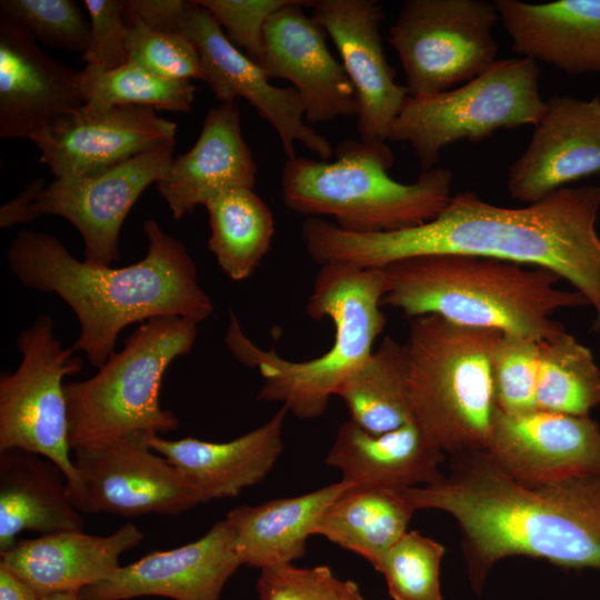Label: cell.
<instances>
[{
  "label": "cell",
  "mask_w": 600,
  "mask_h": 600,
  "mask_svg": "<svg viewBox=\"0 0 600 600\" xmlns=\"http://www.w3.org/2000/svg\"><path fill=\"white\" fill-rule=\"evenodd\" d=\"M512 50L567 74L600 72V0H496Z\"/></svg>",
  "instance_id": "26"
},
{
  "label": "cell",
  "mask_w": 600,
  "mask_h": 600,
  "mask_svg": "<svg viewBox=\"0 0 600 600\" xmlns=\"http://www.w3.org/2000/svg\"><path fill=\"white\" fill-rule=\"evenodd\" d=\"M414 511L399 490L349 484L318 517L312 534L362 557L376 569L408 531Z\"/></svg>",
  "instance_id": "29"
},
{
  "label": "cell",
  "mask_w": 600,
  "mask_h": 600,
  "mask_svg": "<svg viewBox=\"0 0 600 600\" xmlns=\"http://www.w3.org/2000/svg\"><path fill=\"white\" fill-rule=\"evenodd\" d=\"M207 9L228 39L256 63L263 53L264 27L270 16L290 0H196Z\"/></svg>",
  "instance_id": "39"
},
{
  "label": "cell",
  "mask_w": 600,
  "mask_h": 600,
  "mask_svg": "<svg viewBox=\"0 0 600 600\" xmlns=\"http://www.w3.org/2000/svg\"><path fill=\"white\" fill-rule=\"evenodd\" d=\"M80 513L63 471L52 460L21 449L0 451V552L23 531H82Z\"/></svg>",
  "instance_id": "27"
},
{
  "label": "cell",
  "mask_w": 600,
  "mask_h": 600,
  "mask_svg": "<svg viewBox=\"0 0 600 600\" xmlns=\"http://www.w3.org/2000/svg\"><path fill=\"white\" fill-rule=\"evenodd\" d=\"M522 156L509 169L513 199L536 203L600 172V97L552 96Z\"/></svg>",
  "instance_id": "20"
},
{
  "label": "cell",
  "mask_w": 600,
  "mask_h": 600,
  "mask_svg": "<svg viewBox=\"0 0 600 600\" xmlns=\"http://www.w3.org/2000/svg\"><path fill=\"white\" fill-rule=\"evenodd\" d=\"M416 510L457 522L471 588L481 593L500 560L526 556L563 569H600V477L524 486L486 450L451 457L437 482L399 490Z\"/></svg>",
  "instance_id": "2"
},
{
  "label": "cell",
  "mask_w": 600,
  "mask_h": 600,
  "mask_svg": "<svg viewBox=\"0 0 600 600\" xmlns=\"http://www.w3.org/2000/svg\"><path fill=\"white\" fill-rule=\"evenodd\" d=\"M382 299L413 319L437 314L543 342L566 331L552 318L560 309L589 306L577 290L558 288L561 278L544 268L469 254L437 253L390 263Z\"/></svg>",
  "instance_id": "4"
},
{
  "label": "cell",
  "mask_w": 600,
  "mask_h": 600,
  "mask_svg": "<svg viewBox=\"0 0 600 600\" xmlns=\"http://www.w3.org/2000/svg\"><path fill=\"white\" fill-rule=\"evenodd\" d=\"M73 463L80 489L72 504L81 513L177 516L206 502L193 482L142 436L76 449Z\"/></svg>",
  "instance_id": "13"
},
{
  "label": "cell",
  "mask_w": 600,
  "mask_h": 600,
  "mask_svg": "<svg viewBox=\"0 0 600 600\" xmlns=\"http://www.w3.org/2000/svg\"><path fill=\"white\" fill-rule=\"evenodd\" d=\"M176 140L104 171L57 178L34 196L28 223L42 216L68 220L80 233L87 262L112 266L120 258L122 224L142 192L166 174Z\"/></svg>",
  "instance_id": "12"
},
{
  "label": "cell",
  "mask_w": 600,
  "mask_h": 600,
  "mask_svg": "<svg viewBox=\"0 0 600 600\" xmlns=\"http://www.w3.org/2000/svg\"><path fill=\"white\" fill-rule=\"evenodd\" d=\"M503 332L411 319L408 340L412 417L446 454L486 450L496 412L492 354Z\"/></svg>",
  "instance_id": "7"
},
{
  "label": "cell",
  "mask_w": 600,
  "mask_h": 600,
  "mask_svg": "<svg viewBox=\"0 0 600 600\" xmlns=\"http://www.w3.org/2000/svg\"><path fill=\"white\" fill-rule=\"evenodd\" d=\"M256 589L259 600H367L354 581L338 578L328 566L262 570Z\"/></svg>",
  "instance_id": "38"
},
{
  "label": "cell",
  "mask_w": 600,
  "mask_h": 600,
  "mask_svg": "<svg viewBox=\"0 0 600 600\" xmlns=\"http://www.w3.org/2000/svg\"><path fill=\"white\" fill-rule=\"evenodd\" d=\"M600 187L561 188L522 208L482 200L473 191L452 196L432 221L392 232L354 233L329 221L314 231L321 264L383 269L412 257L459 253L544 268L567 280L593 309L600 336Z\"/></svg>",
  "instance_id": "1"
},
{
  "label": "cell",
  "mask_w": 600,
  "mask_h": 600,
  "mask_svg": "<svg viewBox=\"0 0 600 600\" xmlns=\"http://www.w3.org/2000/svg\"><path fill=\"white\" fill-rule=\"evenodd\" d=\"M499 14L487 0H407L389 30L411 97L468 82L498 59L492 28Z\"/></svg>",
  "instance_id": "11"
},
{
  "label": "cell",
  "mask_w": 600,
  "mask_h": 600,
  "mask_svg": "<svg viewBox=\"0 0 600 600\" xmlns=\"http://www.w3.org/2000/svg\"><path fill=\"white\" fill-rule=\"evenodd\" d=\"M0 14L36 43L84 52L90 22L72 0H1Z\"/></svg>",
  "instance_id": "35"
},
{
  "label": "cell",
  "mask_w": 600,
  "mask_h": 600,
  "mask_svg": "<svg viewBox=\"0 0 600 600\" xmlns=\"http://www.w3.org/2000/svg\"><path fill=\"white\" fill-rule=\"evenodd\" d=\"M90 36L82 61L88 67L111 70L128 62L126 50V7L123 0H84Z\"/></svg>",
  "instance_id": "40"
},
{
  "label": "cell",
  "mask_w": 600,
  "mask_h": 600,
  "mask_svg": "<svg viewBox=\"0 0 600 600\" xmlns=\"http://www.w3.org/2000/svg\"><path fill=\"white\" fill-rule=\"evenodd\" d=\"M240 120L236 102L209 109L196 143L173 158L156 183L176 220L223 190L256 187L257 166Z\"/></svg>",
  "instance_id": "22"
},
{
  "label": "cell",
  "mask_w": 600,
  "mask_h": 600,
  "mask_svg": "<svg viewBox=\"0 0 600 600\" xmlns=\"http://www.w3.org/2000/svg\"><path fill=\"white\" fill-rule=\"evenodd\" d=\"M286 407L260 427L227 442L187 437L170 440L157 433L142 440L180 469L198 488L204 501L234 498L264 480L281 456Z\"/></svg>",
  "instance_id": "24"
},
{
  "label": "cell",
  "mask_w": 600,
  "mask_h": 600,
  "mask_svg": "<svg viewBox=\"0 0 600 600\" xmlns=\"http://www.w3.org/2000/svg\"><path fill=\"white\" fill-rule=\"evenodd\" d=\"M177 123L136 106L83 104L36 133L39 160L57 178L97 173L176 140Z\"/></svg>",
  "instance_id": "15"
},
{
  "label": "cell",
  "mask_w": 600,
  "mask_h": 600,
  "mask_svg": "<svg viewBox=\"0 0 600 600\" xmlns=\"http://www.w3.org/2000/svg\"><path fill=\"white\" fill-rule=\"evenodd\" d=\"M534 406L580 417L600 406V368L591 350L567 331L540 342Z\"/></svg>",
  "instance_id": "32"
},
{
  "label": "cell",
  "mask_w": 600,
  "mask_h": 600,
  "mask_svg": "<svg viewBox=\"0 0 600 600\" xmlns=\"http://www.w3.org/2000/svg\"><path fill=\"white\" fill-rule=\"evenodd\" d=\"M182 36L196 47L203 81L216 98L221 103L246 99L274 129L288 159L297 157L296 142L321 160L333 156L329 140L307 123L298 92L292 87L271 84L264 70L228 39L213 16L196 0L190 1Z\"/></svg>",
  "instance_id": "14"
},
{
  "label": "cell",
  "mask_w": 600,
  "mask_h": 600,
  "mask_svg": "<svg viewBox=\"0 0 600 600\" xmlns=\"http://www.w3.org/2000/svg\"><path fill=\"white\" fill-rule=\"evenodd\" d=\"M390 282L383 269L344 263L320 266L306 311L334 327L331 347L317 358L292 361L254 344L230 312L224 342L240 363L257 368L263 379L257 399L280 402L299 419L321 417L341 384L373 352L386 327L382 299Z\"/></svg>",
  "instance_id": "5"
},
{
  "label": "cell",
  "mask_w": 600,
  "mask_h": 600,
  "mask_svg": "<svg viewBox=\"0 0 600 600\" xmlns=\"http://www.w3.org/2000/svg\"><path fill=\"white\" fill-rule=\"evenodd\" d=\"M446 457L414 420L379 434L348 420L339 426L324 463L350 486L402 490L439 481Z\"/></svg>",
  "instance_id": "25"
},
{
  "label": "cell",
  "mask_w": 600,
  "mask_h": 600,
  "mask_svg": "<svg viewBox=\"0 0 600 600\" xmlns=\"http://www.w3.org/2000/svg\"><path fill=\"white\" fill-rule=\"evenodd\" d=\"M544 108L536 61L524 57L498 59L458 88L408 96L387 140L407 142L426 171L436 167L441 151L450 144L479 142L500 129L537 126Z\"/></svg>",
  "instance_id": "9"
},
{
  "label": "cell",
  "mask_w": 600,
  "mask_h": 600,
  "mask_svg": "<svg viewBox=\"0 0 600 600\" xmlns=\"http://www.w3.org/2000/svg\"><path fill=\"white\" fill-rule=\"evenodd\" d=\"M84 104L136 106L172 112H190L197 88L186 80H168L127 62L103 70L88 67L79 71Z\"/></svg>",
  "instance_id": "33"
},
{
  "label": "cell",
  "mask_w": 600,
  "mask_h": 600,
  "mask_svg": "<svg viewBox=\"0 0 600 600\" xmlns=\"http://www.w3.org/2000/svg\"><path fill=\"white\" fill-rule=\"evenodd\" d=\"M198 322L176 316L147 320L90 378L64 384L70 448H94L122 439L177 430L176 414L159 392L169 366L191 352Z\"/></svg>",
  "instance_id": "8"
},
{
  "label": "cell",
  "mask_w": 600,
  "mask_h": 600,
  "mask_svg": "<svg viewBox=\"0 0 600 600\" xmlns=\"http://www.w3.org/2000/svg\"><path fill=\"white\" fill-rule=\"evenodd\" d=\"M143 232L146 256L121 268L79 260L58 238L34 230L19 231L8 249V266L22 286L54 293L73 311L80 332L71 347L94 368L116 352L130 324L163 316L199 323L214 310L183 243L153 219Z\"/></svg>",
  "instance_id": "3"
},
{
  "label": "cell",
  "mask_w": 600,
  "mask_h": 600,
  "mask_svg": "<svg viewBox=\"0 0 600 600\" xmlns=\"http://www.w3.org/2000/svg\"><path fill=\"white\" fill-rule=\"evenodd\" d=\"M313 19L332 39L358 101L357 132L363 142L388 141L406 98L384 54L383 6L377 0L311 1Z\"/></svg>",
  "instance_id": "17"
},
{
  "label": "cell",
  "mask_w": 600,
  "mask_h": 600,
  "mask_svg": "<svg viewBox=\"0 0 600 600\" xmlns=\"http://www.w3.org/2000/svg\"><path fill=\"white\" fill-rule=\"evenodd\" d=\"M203 207L210 226L208 248L218 266L231 280L249 278L271 247L274 219L270 208L248 187L223 190Z\"/></svg>",
  "instance_id": "30"
},
{
  "label": "cell",
  "mask_w": 600,
  "mask_h": 600,
  "mask_svg": "<svg viewBox=\"0 0 600 600\" xmlns=\"http://www.w3.org/2000/svg\"><path fill=\"white\" fill-rule=\"evenodd\" d=\"M190 7L186 0H129L128 18L140 20L149 29L169 34H181Z\"/></svg>",
  "instance_id": "41"
},
{
  "label": "cell",
  "mask_w": 600,
  "mask_h": 600,
  "mask_svg": "<svg viewBox=\"0 0 600 600\" xmlns=\"http://www.w3.org/2000/svg\"><path fill=\"white\" fill-rule=\"evenodd\" d=\"M336 396L347 406L350 420L373 434L413 420L406 344L386 337Z\"/></svg>",
  "instance_id": "31"
},
{
  "label": "cell",
  "mask_w": 600,
  "mask_h": 600,
  "mask_svg": "<svg viewBox=\"0 0 600 600\" xmlns=\"http://www.w3.org/2000/svg\"><path fill=\"white\" fill-rule=\"evenodd\" d=\"M348 486L340 480L304 494L231 509L224 520L242 564L260 571L293 564L304 556L318 517Z\"/></svg>",
  "instance_id": "28"
},
{
  "label": "cell",
  "mask_w": 600,
  "mask_h": 600,
  "mask_svg": "<svg viewBox=\"0 0 600 600\" xmlns=\"http://www.w3.org/2000/svg\"><path fill=\"white\" fill-rule=\"evenodd\" d=\"M54 321L37 317L17 340L21 354L14 372L0 376V451L21 449L52 460L67 478L69 497L79 492L70 456L63 378L81 372V357L54 336Z\"/></svg>",
  "instance_id": "10"
},
{
  "label": "cell",
  "mask_w": 600,
  "mask_h": 600,
  "mask_svg": "<svg viewBox=\"0 0 600 600\" xmlns=\"http://www.w3.org/2000/svg\"><path fill=\"white\" fill-rule=\"evenodd\" d=\"M446 548L419 531H407L382 557V573L393 600H443L440 566Z\"/></svg>",
  "instance_id": "34"
},
{
  "label": "cell",
  "mask_w": 600,
  "mask_h": 600,
  "mask_svg": "<svg viewBox=\"0 0 600 600\" xmlns=\"http://www.w3.org/2000/svg\"><path fill=\"white\" fill-rule=\"evenodd\" d=\"M79 71L0 14V138L29 139L83 106Z\"/></svg>",
  "instance_id": "21"
},
{
  "label": "cell",
  "mask_w": 600,
  "mask_h": 600,
  "mask_svg": "<svg viewBox=\"0 0 600 600\" xmlns=\"http://www.w3.org/2000/svg\"><path fill=\"white\" fill-rule=\"evenodd\" d=\"M44 186L43 179H34L16 198L6 202L0 209V227L9 228L14 224L28 223L29 207L34 196Z\"/></svg>",
  "instance_id": "42"
},
{
  "label": "cell",
  "mask_w": 600,
  "mask_h": 600,
  "mask_svg": "<svg viewBox=\"0 0 600 600\" xmlns=\"http://www.w3.org/2000/svg\"><path fill=\"white\" fill-rule=\"evenodd\" d=\"M38 600H79V596L76 591H67L41 596Z\"/></svg>",
  "instance_id": "44"
},
{
  "label": "cell",
  "mask_w": 600,
  "mask_h": 600,
  "mask_svg": "<svg viewBox=\"0 0 600 600\" xmlns=\"http://www.w3.org/2000/svg\"><path fill=\"white\" fill-rule=\"evenodd\" d=\"M540 342L502 333L492 354L494 401L498 410L521 413L536 409L534 393Z\"/></svg>",
  "instance_id": "36"
},
{
  "label": "cell",
  "mask_w": 600,
  "mask_h": 600,
  "mask_svg": "<svg viewBox=\"0 0 600 600\" xmlns=\"http://www.w3.org/2000/svg\"><path fill=\"white\" fill-rule=\"evenodd\" d=\"M39 594L20 577L0 564V600H38Z\"/></svg>",
  "instance_id": "43"
},
{
  "label": "cell",
  "mask_w": 600,
  "mask_h": 600,
  "mask_svg": "<svg viewBox=\"0 0 600 600\" xmlns=\"http://www.w3.org/2000/svg\"><path fill=\"white\" fill-rule=\"evenodd\" d=\"M124 19L129 63L168 80L203 81L199 53L188 38L153 31L134 18Z\"/></svg>",
  "instance_id": "37"
},
{
  "label": "cell",
  "mask_w": 600,
  "mask_h": 600,
  "mask_svg": "<svg viewBox=\"0 0 600 600\" xmlns=\"http://www.w3.org/2000/svg\"><path fill=\"white\" fill-rule=\"evenodd\" d=\"M143 532L126 523L108 536L61 531L18 539L0 552V564L27 582L39 597L76 591L110 576L122 553L142 541Z\"/></svg>",
  "instance_id": "23"
},
{
  "label": "cell",
  "mask_w": 600,
  "mask_h": 600,
  "mask_svg": "<svg viewBox=\"0 0 600 600\" xmlns=\"http://www.w3.org/2000/svg\"><path fill=\"white\" fill-rule=\"evenodd\" d=\"M241 566L232 531L223 519L196 541L120 566L106 579L81 589L78 596L79 600L146 596L220 600L224 584Z\"/></svg>",
  "instance_id": "19"
},
{
  "label": "cell",
  "mask_w": 600,
  "mask_h": 600,
  "mask_svg": "<svg viewBox=\"0 0 600 600\" xmlns=\"http://www.w3.org/2000/svg\"><path fill=\"white\" fill-rule=\"evenodd\" d=\"M486 451L506 474L524 486L600 477V427L589 416L496 409Z\"/></svg>",
  "instance_id": "16"
},
{
  "label": "cell",
  "mask_w": 600,
  "mask_h": 600,
  "mask_svg": "<svg viewBox=\"0 0 600 600\" xmlns=\"http://www.w3.org/2000/svg\"><path fill=\"white\" fill-rule=\"evenodd\" d=\"M336 160L287 159L281 171L284 206L307 218L330 217L348 232H392L434 220L449 204L453 174L434 167L416 181L389 174L394 157L387 141L347 139Z\"/></svg>",
  "instance_id": "6"
},
{
  "label": "cell",
  "mask_w": 600,
  "mask_h": 600,
  "mask_svg": "<svg viewBox=\"0 0 600 600\" xmlns=\"http://www.w3.org/2000/svg\"><path fill=\"white\" fill-rule=\"evenodd\" d=\"M311 1L290 0L268 19L259 66L269 79L288 80L309 124L357 117L354 88L326 43L323 28L303 11Z\"/></svg>",
  "instance_id": "18"
}]
</instances>
